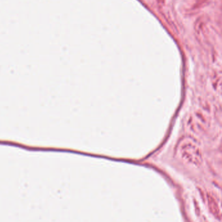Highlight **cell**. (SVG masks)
Returning <instances> with one entry per match:
<instances>
[{
  "instance_id": "6da1fadb",
  "label": "cell",
  "mask_w": 222,
  "mask_h": 222,
  "mask_svg": "<svg viewBox=\"0 0 222 222\" xmlns=\"http://www.w3.org/2000/svg\"><path fill=\"white\" fill-rule=\"evenodd\" d=\"M177 154L182 161L194 167H198L203 163V153L201 144L192 136H185L178 142Z\"/></svg>"
}]
</instances>
